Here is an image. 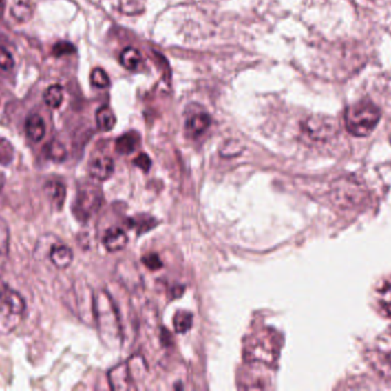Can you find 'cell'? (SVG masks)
Here are the masks:
<instances>
[{
	"label": "cell",
	"instance_id": "obj_19",
	"mask_svg": "<svg viewBox=\"0 0 391 391\" xmlns=\"http://www.w3.org/2000/svg\"><path fill=\"white\" fill-rule=\"evenodd\" d=\"M378 303L382 313L391 317V283H385L378 290Z\"/></svg>",
	"mask_w": 391,
	"mask_h": 391
},
{
	"label": "cell",
	"instance_id": "obj_30",
	"mask_svg": "<svg viewBox=\"0 0 391 391\" xmlns=\"http://www.w3.org/2000/svg\"><path fill=\"white\" fill-rule=\"evenodd\" d=\"M3 0H0V7L3 6Z\"/></svg>",
	"mask_w": 391,
	"mask_h": 391
},
{
	"label": "cell",
	"instance_id": "obj_1",
	"mask_svg": "<svg viewBox=\"0 0 391 391\" xmlns=\"http://www.w3.org/2000/svg\"><path fill=\"white\" fill-rule=\"evenodd\" d=\"M380 119V109L368 100L351 105L344 115L348 132L355 137L370 136L378 126Z\"/></svg>",
	"mask_w": 391,
	"mask_h": 391
},
{
	"label": "cell",
	"instance_id": "obj_13",
	"mask_svg": "<svg viewBox=\"0 0 391 391\" xmlns=\"http://www.w3.org/2000/svg\"><path fill=\"white\" fill-rule=\"evenodd\" d=\"M211 126V117L206 114H197L190 117L187 122L186 128L187 131L193 134V136H199L202 132H205L206 130L209 129Z\"/></svg>",
	"mask_w": 391,
	"mask_h": 391
},
{
	"label": "cell",
	"instance_id": "obj_27",
	"mask_svg": "<svg viewBox=\"0 0 391 391\" xmlns=\"http://www.w3.org/2000/svg\"><path fill=\"white\" fill-rule=\"evenodd\" d=\"M13 55L10 54V51H7L6 48L0 46V69L8 70L14 67Z\"/></svg>",
	"mask_w": 391,
	"mask_h": 391
},
{
	"label": "cell",
	"instance_id": "obj_7",
	"mask_svg": "<svg viewBox=\"0 0 391 391\" xmlns=\"http://www.w3.org/2000/svg\"><path fill=\"white\" fill-rule=\"evenodd\" d=\"M108 377L109 382L114 390L125 391L135 389V387H133V380L127 364H120L112 368V371L109 372Z\"/></svg>",
	"mask_w": 391,
	"mask_h": 391
},
{
	"label": "cell",
	"instance_id": "obj_5",
	"mask_svg": "<svg viewBox=\"0 0 391 391\" xmlns=\"http://www.w3.org/2000/svg\"><path fill=\"white\" fill-rule=\"evenodd\" d=\"M304 131L315 141H325L335 134L337 124L324 116H311L304 122Z\"/></svg>",
	"mask_w": 391,
	"mask_h": 391
},
{
	"label": "cell",
	"instance_id": "obj_2",
	"mask_svg": "<svg viewBox=\"0 0 391 391\" xmlns=\"http://www.w3.org/2000/svg\"><path fill=\"white\" fill-rule=\"evenodd\" d=\"M25 309L22 295L0 280V334L12 333L21 323Z\"/></svg>",
	"mask_w": 391,
	"mask_h": 391
},
{
	"label": "cell",
	"instance_id": "obj_29",
	"mask_svg": "<svg viewBox=\"0 0 391 391\" xmlns=\"http://www.w3.org/2000/svg\"><path fill=\"white\" fill-rule=\"evenodd\" d=\"M134 164L136 167L140 168L145 172H148L149 169L151 168V160L147 154H140L134 160Z\"/></svg>",
	"mask_w": 391,
	"mask_h": 391
},
{
	"label": "cell",
	"instance_id": "obj_17",
	"mask_svg": "<svg viewBox=\"0 0 391 391\" xmlns=\"http://www.w3.org/2000/svg\"><path fill=\"white\" fill-rule=\"evenodd\" d=\"M63 99H65V93H63V89L62 86H52L48 88L44 93V100L46 102V105L51 108H59L60 106L62 105L63 102Z\"/></svg>",
	"mask_w": 391,
	"mask_h": 391
},
{
	"label": "cell",
	"instance_id": "obj_9",
	"mask_svg": "<svg viewBox=\"0 0 391 391\" xmlns=\"http://www.w3.org/2000/svg\"><path fill=\"white\" fill-rule=\"evenodd\" d=\"M45 193L51 201L52 205L61 210L65 204V197H67V188L61 181H51L45 185Z\"/></svg>",
	"mask_w": 391,
	"mask_h": 391
},
{
	"label": "cell",
	"instance_id": "obj_16",
	"mask_svg": "<svg viewBox=\"0 0 391 391\" xmlns=\"http://www.w3.org/2000/svg\"><path fill=\"white\" fill-rule=\"evenodd\" d=\"M120 62L126 69L135 70L138 68L142 62V55L138 50L133 48H127L120 54Z\"/></svg>",
	"mask_w": 391,
	"mask_h": 391
},
{
	"label": "cell",
	"instance_id": "obj_22",
	"mask_svg": "<svg viewBox=\"0 0 391 391\" xmlns=\"http://www.w3.org/2000/svg\"><path fill=\"white\" fill-rule=\"evenodd\" d=\"M47 154L50 159L55 161V162H62L67 157V150L61 143L53 141L48 146Z\"/></svg>",
	"mask_w": 391,
	"mask_h": 391
},
{
	"label": "cell",
	"instance_id": "obj_21",
	"mask_svg": "<svg viewBox=\"0 0 391 391\" xmlns=\"http://www.w3.org/2000/svg\"><path fill=\"white\" fill-rule=\"evenodd\" d=\"M91 83L96 88L105 89L110 86V79L103 69L95 68L91 72Z\"/></svg>",
	"mask_w": 391,
	"mask_h": 391
},
{
	"label": "cell",
	"instance_id": "obj_25",
	"mask_svg": "<svg viewBox=\"0 0 391 391\" xmlns=\"http://www.w3.org/2000/svg\"><path fill=\"white\" fill-rule=\"evenodd\" d=\"M142 262L145 264L149 270L151 271H157V270L162 269V262L160 257H159L157 254L152 252V254H148L145 255L143 259H142Z\"/></svg>",
	"mask_w": 391,
	"mask_h": 391
},
{
	"label": "cell",
	"instance_id": "obj_15",
	"mask_svg": "<svg viewBox=\"0 0 391 391\" xmlns=\"http://www.w3.org/2000/svg\"><path fill=\"white\" fill-rule=\"evenodd\" d=\"M96 124H98V129L105 132L114 129L116 124V116L112 109L107 106L98 109L96 112Z\"/></svg>",
	"mask_w": 391,
	"mask_h": 391
},
{
	"label": "cell",
	"instance_id": "obj_12",
	"mask_svg": "<svg viewBox=\"0 0 391 391\" xmlns=\"http://www.w3.org/2000/svg\"><path fill=\"white\" fill-rule=\"evenodd\" d=\"M140 145V136L136 132L125 133L116 141V150L122 155L133 153Z\"/></svg>",
	"mask_w": 391,
	"mask_h": 391
},
{
	"label": "cell",
	"instance_id": "obj_6",
	"mask_svg": "<svg viewBox=\"0 0 391 391\" xmlns=\"http://www.w3.org/2000/svg\"><path fill=\"white\" fill-rule=\"evenodd\" d=\"M88 171L92 178L96 181H105L112 177L115 171V163L112 157L107 155L96 157L89 162Z\"/></svg>",
	"mask_w": 391,
	"mask_h": 391
},
{
	"label": "cell",
	"instance_id": "obj_24",
	"mask_svg": "<svg viewBox=\"0 0 391 391\" xmlns=\"http://www.w3.org/2000/svg\"><path fill=\"white\" fill-rule=\"evenodd\" d=\"M242 152H243L242 143L240 141H236V140H230V141H226L224 143V146H223L220 154L223 157H235L240 155Z\"/></svg>",
	"mask_w": 391,
	"mask_h": 391
},
{
	"label": "cell",
	"instance_id": "obj_18",
	"mask_svg": "<svg viewBox=\"0 0 391 391\" xmlns=\"http://www.w3.org/2000/svg\"><path fill=\"white\" fill-rule=\"evenodd\" d=\"M173 323L176 333H186L193 326V314L188 311H179L174 316Z\"/></svg>",
	"mask_w": 391,
	"mask_h": 391
},
{
	"label": "cell",
	"instance_id": "obj_14",
	"mask_svg": "<svg viewBox=\"0 0 391 391\" xmlns=\"http://www.w3.org/2000/svg\"><path fill=\"white\" fill-rule=\"evenodd\" d=\"M10 252V228L6 221L0 217V269L6 264Z\"/></svg>",
	"mask_w": 391,
	"mask_h": 391
},
{
	"label": "cell",
	"instance_id": "obj_10",
	"mask_svg": "<svg viewBox=\"0 0 391 391\" xmlns=\"http://www.w3.org/2000/svg\"><path fill=\"white\" fill-rule=\"evenodd\" d=\"M50 259L58 269H67L74 259V252L67 245H53L50 250Z\"/></svg>",
	"mask_w": 391,
	"mask_h": 391
},
{
	"label": "cell",
	"instance_id": "obj_23",
	"mask_svg": "<svg viewBox=\"0 0 391 391\" xmlns=\"http://www.w3.org/2000/svg\"><path fill=\"white\" fill-rule=\"evenodd\" d=\"M157 221L151 217H145V216H140V217L135 218L134 221H131V225L133 228L138 230V234H142L145 232L149 231L150 228H155Z\"/></svg>",
	"mask_w": 391,
	"mask_h": 391
},
{
	"label": "cell",
	"instance_id": "obj_26",
	"mask_svg": "<svg viewBox=\"0 0 391 391\" xmlns=\"http://www.w3.org/2000/svg\"><path fill=\"white\" fill-rule=\"evenodd\" d=\"M12 14L17 20L28 21V19L31 17V8L28 6L27 3H17L12 10Z\"/></svg>",
	"mask_w": 391,
	"mask_h": 391
},
{
	"label": "cell",
	"instance_id": "obj_28",
	"mask_svg": "<svg viewBox=\"0 0 391 391\" xmlns=\"http://www.w3.org/2000/svg\"><path fill=\"white\" fill-rule=\"evenodd\" d=\"M74 51H76V48H74V45L70 44V43H67V41H60L58 44L54 45V48H53V53H54L56 57L71 54V53Z\"/></svg>",
	"mask_w": 391,
	"mask_h": 391
},
{
	"label": "cell",
	"instance_id": "obj_11",
	"mask_svg": "<svg viewBox=\"0 0 391 391\" xmlns=\"http://www.w3.org/2000/svg\"><path fill=\"white\" fill-rule=\"evenodd\" d=\"M25 131H27L28 137L34 143L43 140L46 133V126H45L43 117L38 114L29 116L25 123Z\"/></svg>",
	"mask_w": 391,
	"mask_h": 391
},
{
	"label": "cell",
	"instance_id": "obj_20",
	"mask_svg": "<svg viewBox=\"0 0 391 391\" xmlns=\"http://www.w3.org/2000/svg\"><path fill=\"white\" fill-rule=\"evenodd\" d=\"M143 0H117L116 7L126 14L140 13L143 10Z\"/></svg>",
	"mask_w": 391,
	"mask_h": 391
},
{
	"label": "cell",
	"instance_id": "obj_8",
	"mask_svg": "<svg viewBox=\"0 0 391 391\" xmlns=\"http://www.w3.org/2000/svg\"><path fill=\"white\" fill-rule=\"evenodd\" d=\"M127 242L129 238L125 232L120 228H110L103 238V245L110 252H120L125 248Z\"/></svg>",
	"mask_w": 391,
	"mask_h": 391
},
{
	"label": "cell",
	"instance_id": "obj_4",
	"mask_svg": "<svg viewBox=\"0 0 391 391\" xmlns=\"http://www.w3.org/2000/svg\"><path fill=\"white\" fill-rule=\"evenodd\" d=\"M102 202L103 194L101 190L95 185H85L78 191L74 205V214L81 221H87L100 209Z\"/></svg>",
	"mask_w": 391,
	"mask_h": 391
},
{
	"label": "cell",
	"instance_id": "obj_3",
	"mask_svg": "<svg viewBox=\"0 0 391 391\" xmlns=\"http://www.w3.org/2000/svg\"><path fill=\"white\" fill-rule=\"evenodd\" d=\"M366 199V191L357 181L339 179L332 188V200L339 207H357Z\"/></svg>",
	"mask_w": 391,
	"mask_h": 391
}]
</instances>
